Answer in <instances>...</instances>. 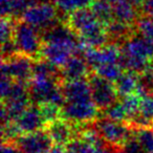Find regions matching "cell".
I'll use <instances>...</instances> for the list:
<instances>
[{"label": "cell", "mask_w": 153, "mask_h": 153, "mask_svg": "<svg viewBox=\"0 0 153 153\" xmlns=\"http://www.w3.org/2000/svg\"><path fill=\"white\" fill-rule=\"evenodd\" d=\"M86 46L102 47L110 43L107 30L90 7L76 11L63 20Z\"/></svg>", "instance_id": "cell-1"}, {"label": "cell", "mask_w": 153, "mask_h": 153, "mask_svg": "<svg viewBox=\"0 0 153 153\" xmlns=\"http://www.w3.org/2000/svg\"><path fill=\"white\" fill-rule=\"evenodd\" d=\"M14 42L18 53L28 56L35 61L42 59L43 40L41 33L21 19H18L16 23Z\"/></svg>", "instance_id": "cell-2"}, {"label": "cell", "mask_w": 153, "mask_h": 153, "mask_svg": "<svg viewBox=\"0 0 153 153\" xmlns=\"http://www.w3.org/2000/svg\"><path fill=\"white\" fill-rule=\"evenodd\" d=\"M92 127L105 142L117 147L123 146L133 133V128L127 122L115 121L106 117H99L92 123Z\"/></svg>", "instance_id": "cell-3"}, {"label": "cell", "mask_w": 153, "mask_h": 153, "mask_svg": "<svg viewBox=\"0 0 153 153\" xmlns=\"http://www.w3.org/2000/svg\"><path fill=\"white\" fill-rule=\"evenodd\" d=\"M100 110L92 99L76 102H65L61 108L60 117L79 126H88L99 119Z\"/></svg>", "instance_id": "cell-4"}, {"label": "cell", "mask_w": 153, "mask_h": 153, "mask_svg": "<svg viewBox=\"0 0 153 153\" xmlns=\"http://www.w3.org/2000/svg\"><path fill=\"white\" fill-rule=\"evenodd\" d=\"M91 89V98L100 111H105L119 100L117 88L113 82L91 71L87 78Z\"/></svg>", "instance_id": "cell-5"}, {"label": "cell", "mask_w": 153, "mask_h": 153, "mask_svg": "<svg viewBox=\"0 0 153 153\" xmlns=\"http://www.w3.org/2000/svg\"><path fill=\"white\" fill-rule=\"evenodd\" d=\"M19 19L34 26L40 33L51 28L60 21H63V20H60L59 13L55 4H51V2L40 3L30 7L24 11Z\"/></svg>", "instance_id": "cell-6"}, {"label": "cell", "mask_w": 153, "mask_h": 153, "mask_svg": "<svg viewBox=\"0 0 153 153\" xmlns=\"http://www.w3.org/2000/svg\"><path fill=\"white\" fill-rule=\"evenodd\" d=\"M35 60L21 53H17L1 62V71L14 81L28 84L34 76Z\"/></svg>", "instance_id": "cell-7"}, {"label": "cell", "mask_w": 153, "mask_h": 153, "mask_svg": "<svg viewBox=\"0 0 153 153\" xmlns=\"http://www.w3.org/2000/svg\"><path fill=\"white\" fill-rule=\"evenodd\" d=\"M14 143L22 153H45L55 146L45 128L22 134Z\"/></svg>", "instance_id": "cell-8"}, {"label": "cell", "mask_w": 153, "mask_h": 153, "mask_svg": "<svg viewBox=\"0 0 153 153\" xmlns=\"http://www.w3.org/2000/svg\"><path fill=\"white\" fill-rule=\"evenodd\" d=\"M84 127L59 117L55 121L48 122L45 126V129L56 146H66L72 140L79 137Z\"/></svg>", "instance_id": "cell-9"}, {"label": "cell", "mask_w": 153, "mask_h": 153, "mask_svg": "<svg viewBox=\"0 0 153 153\" xmlns=\"http://www.w3.org/2000/svg\"><path fill=\"white\" fill-rule=\"evenodd\" d=\"M79 44H63V43H45L43 42L42 58L57 67L61 68L70 57L80 53Z\"/></svg>", "instance_id": "cell-10"}, {"label": "cell", "mask_w": 153, "mask_h": 153, "mask_svg": "<svg viewBox=\"0 0 153 153\" xmlns=\"http://www.w3.org/2000/svg\"><path fill=\"white\" fill-rule=\"evenodd\" d=\"M14 122L17 124L18 128L22 132V134L44 129L47 124L44 117H43L40 106L38 104H35V103H30V106Z\"/></svg>", "instance_id": "cell-11"}, {"label": "cell", "mask_w": 153, "mask_h": 153, "mask_svg": "<svg viewBox=\"0 0 153 153\" xmlns=\"http://www.w3.org/2000/svg\"><path fill=\"white\" fill-rule=\"evenodd\" d=\"M91 71V68L88 65L85 58L80 55L70 57L69 60L60 68L61 78L63 81L87 79Z\"/></svg>", "instance_id": "cell-12"}, {"label": "cell", "mask_w": 153, "mask_h": 153, "mask_svg": "<svg viewBox=\"0 0 153 153\" xmlns=\"http://www.w3.org/2000/svg\"><path fill=\"white\" fill-rule=\"evenodd\" d=\"M62 91L65 98V102H76L92 99L91 89L87 79L62 81Z\"/></svg>", "instance_id": "cell-13"}, {"label": "cell", "mask_w": 153, "mask_h": 153, "mask_svg": "<svg viewBox=\"0 0 153 153\" xmlns=\"http://www.w3.org/2000/svg\"><path fill=\"white\" fill-rule=\"evenodd\" d=\"M115 20L134 26L140 16V12L130 0H119L112 3Z\"/></svg>", "instance_id": "cell-14"}, {"label": "cell", "mask_w": 153, "mask_h": 153, "mask_svg": "<svg viewBox=\"0 0 153 153\" xmlns=\"http://www.w3.org/2000/svg\"><path fill=\"white\" fill-rule=\"evenodd\" d=\"M114 86L120 98L135 94L138 88V74L124 70L119 79L114 82Z\"/></svg>", "instance_id": "cell-15"}, {"label": "cell", "mask_w": 153, "mask_h": 153, "mask_svg": "<svg viewBox=\"0 0 153 153\" xmlns=\"http://www.w3.org/2000/svg\"><path fill=\"white\" fill-rule=\"evenodd\" d=\"M94 1V0H53L62 20L74 12L90 7Z\"/></svg>", "instance_id": "cell-16"}, {"label": "cell", "mask_w": 153, "mask_h": 153, "mask_svg": "<svg viewBox=\"0 0 153 153\" xmlns=\"http://www.w3.org/2000/svg\"><path fill=\"white\" fill-rule=\"evenodd\" d=\"M90 9L105 27L110 25L115 20L112 3L108 0H94Z\"/></svg>", "instance_id": "cell-17"}, {"label": "cell", "mask_w": 153, "mask_h": 153, "mask_svg": "<svg viewBox=\"0 0 153 153\" xmlns=\"http://www.w3.org/2000/svg\"><path fill=\"white\" fill-rule=\"evenodd\" d=\"M64 147H65V153H100L99 149L92 143L80 136L72 140Z\"/></svg>", "instance_id": "cell-18"}, {"label": "cell", "mask_w": 153, "mask_h": 153, "mask_svg": "<svg viewBox=\"0 0 153 153\" xmlns=\"http://www.w3.org/2000/svg\"><path fill=\"white\" fill-rule=\"evenodd\" d=\"M134 134L146 153H153V127L133 128Z\"/></svg>", "instance_id": "cell-19"}, {"label": "cell", "mask_w": 153, "mask_h": 153, "mask_svg": "<svg viewBox=\"0 0 153 153\" xmlns=\"http://www.w3.org/2000/svg\"><path fill=\"white\" fill-rule=\"evenodd\" d=\"M92 71H94L99 76H103L105 79L114 83L119 79V76L122 74V72L124 71V69L122 68V66L119 63H110V64H105V65L99 66V67H97Z\"/></svg>", "instance_id": "cell-20"}, {"label": "cell", "mask_w": 153, "mask_h": 153, "mask_svg": "<svg viewBox=\"0 0 153 153\" xmlns=\"http://www.w3.org/2000/svg\"><path fill=\"white\" fill-rule=\"evenodd\" d=\"M135 30L153 44V18L140 15L135 23Z\"/></svg>", "instance_id": "cell-21"}, {"label": "cell", "mask_w": 153, "mask_h": 153, "mask_svg": "<svg viewBox=\"0 0 153 153\" xmlns=\"http://www.w3.org/2000/svg\"><path fill=\"white\" fill-rule=\"evenodd\" d=\"M17 18L2 17L0 24V35H1V44L14 40L15 26L17 23Z\"/></svg>", "instance_id": "cell-22"}, {"label": "cell", "mask_w": 153, "mask_h": 153, "mask_svg": "<svg viewBox=\"0 0 153 153\" xmlns=\"http://www.w3.org/2000/svg\"><path fill=\"white\" fill-rule=\"evenodd\" d=\"M103 117H109L111 120H115V121H120V122L129 121V115H128L125 107L122 104L121 100H117L108 109L103 111Z\"/></svg>", "instance_id": "cell-23"}, {"label": "cell", "mask_w": 153, "mask_h": 153, "mask_svg": "<svg viewBox=\"0 0 153 153\" xmlns=\"http://www.w3.org/2000/svg\"><path fill=\"white\" fill-rule=\"evenodd\" d=\"M121 150L123 153H146L143 149L142 145L138 142V140L136 138L135 134H134V130L132 135L121 147Z\"/></svg>", "instance_id": "cell-24"}, {"label": "cell", "mask_w": 153, "mask_h": 153, "mask_svg": "<svg viewBox=\"0 0 153 153\" xmlns=\"http://www.w3.org/2000/svg\"><path fill=\"white\" fill-rule=\"evenodd\" d=\"M1 153H22L14 142H2Z\"/></svg>", "instance_id": "cell-25"}, {"label": "cell", "mask_w": 153, "mask_h": 153, "mask_svg": "<svg viewBox=\"0 0 153 153\" xmlns=\"http://www.w3.org/2000/svg\"><path fill=\"white\" fill-rule=\"evenodd\" d=\"M140 15H146L153 18V0H146L140 9Z\"/></svg>", "instance_id": "cell-26"}, {"label": "cell", "mask_w": 153, "mask_h": 153, "mask_svg": "<svg viewBox=\"0 0 153 153\" xmlns=\"http://www.w3.org/2000/svg\"><path fill=\"white\" fill-rule=\"evenodd\" d=\"M45 153H65V147L64 146H53L49 151Z\"/></svg>", "instance_id": "cell-27"}, {"label": "cell", "mask_w": 153, "mask_h": 153, "mask_svg": "<svg viewBox=\"0 0 153 153\" xmlns=\"http://www.w3.org/2000/svg\"><path fill=\"white\" fill-rule=\"evenodd\" d=\"M108 1L111 3H114V2H117V1H119V0H108Z\"/></svg>", "instance_id": "cell-28"}]
</instances>
